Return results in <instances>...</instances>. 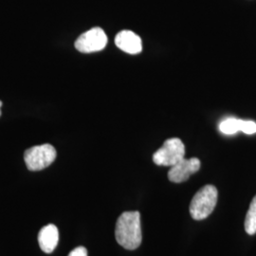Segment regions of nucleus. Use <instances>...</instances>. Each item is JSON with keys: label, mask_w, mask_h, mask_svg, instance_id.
Here are the masks:
<instances>
[{"label": "nucleus", "mask_w": 256, "mask_h": 256, "mask_svg": "<svg viewBox=\"0 0 256 256\" xmlns=\"http://www.w3.org/2000/svg\"><path fill=\"white\" fill-rule=\"evenodd\" d=\"M115 236L120 245L126 250H136L142 243L140 216L138 212H126L117 220Z\"/></svg>", "instance_id": "obj_1"}, {"label": "nucleus", "mask_w": 256, "mask_h": 256, "mask_svg": "<svg viewBox=\"0 0 256 256\" xmlns=\"http://www.w3.org/2000/svg\"><path fill=\"white\" fill-rule=\"evenodd\" d=\"M218 190L212 185H206L194 194L190 204V214L194 220L207 218L214 210L218 202Z\"/></svg>", "instance_id": "obj_2"}, {"label": "nucleus", "mask_w": 256, "mask_h": 256, "mask_svg": "<svg viewBox=\"0 0 256 256\" xmlns=\"http://www.w3.org/2000/svg\"><path fill=\"white\" fill-rule=\"evenodd\" d=\"M56 155L54 147L46 144L27 149L24 154V160L30 171H40L52 164Z\"/></svg>", "instance_id": "obj_3"}, {"label": "nucleus", "mask_w": 256, "mask_h": 256, "mask_svg": "<svg viewBox=\"0 0 256 256\" xmlns=\"http://www.w3.org/2000/svg\"><path fill=\"white\" fill-rule=\"evenodd\" d=\"M185 146L182 140L172 138L166 140L164 146L153 155V162L160 166L172 167L184 158Z\"/></svg>", "instance_id": "obj_4"}, {"label": "nucleus", "mask_w": 256, "mask_h": 256, "mask_svg": "<svg viewBox=\"0 0 256 256\" xmlns=\"http://www.w3.org/2000/svg\"><path fill=\"white\" fill-rule=\"evenodd\" d=\"M108 44V36L104 30L95 27L84 32L75 41V48L82 54H92L104 50Z\"/></svg>", "instance_id": "obj_5"}, {"label": "nucleus", "mask_w": 256, "mask_h": 256, "mask_svg": "<svg viewBox=\"0 0 256 256\" xmlns=\"http://www.w3.org/2000/svg\"><path fill=\"white\" fill-rule=\"evenodd\" d=\"M200 168V160L196 158L189 160L183 158L176 164L171 167L168 172V178L174 183L186 182L192 174L196 173Z\"/></svg>", "instance_id": "obj_6"}, {"label": "nucleus", "mask_w": 256, "mask_h": 256, "mask_svg": "<svg viewBox=\"0 0 256 256\" xmlns=\"http://www.w3.org/2000/svg\"><path fill=\"white\" fill-rule=\"evenodd\" d=\"M116 46L129 54H138L142 50L140 37L131 30H122L115 38Z\"/></svg>", "instance_id": "obj_7"}, {"label": "nucleus", "mask_w": 256, "mask_h": 256, "mask_svg": "<svg viewBox=\"0 0 256 256\" xmlns=\"http://www.w3.org/2000/svg\"><path fill=\"white\" fill-rule=\"evenodd\" d=\"M59 232L54 224L43 227L38 234V243L41 250L46 254H52L58 245Z\"/></svg>", "instance_id": "obj_8"}, {"label": "nucleus", "mask_w": 256, "mask_h": 256, "mask_svg": "<svg viewBox=\"0 0 256 256\" xmlns=\"http://www.w3.org/2000/svg\"><path fill=\"white\" fill-rule=\"evenodd\" d=\"M245 230L248 234L252 236L256 232V196L250 202L245 220Z\"/></svg>", "instance_id": "obj_9"}, {"label": "nucleus", "mask_w": 256, "mask_h": 256, "mask_svg": "<svg viewBox=\"0 0 256 256\" xmlns=\"http://www.w3.org/2000/svg\"><path fill=\"white\" fill-rule=\"evenodd\" d=\"M241 120L228 118L220 122V130L225 135H234L240 131Z\"/></svg>", "instance_id": "obj_10"}, {"label": "nucleus", "mask_w": 256, "mask_h": 256, "mask_svg": "<svg viewBox=\"0 0 256 256\" xmlns=\"http://www.w3.org/2000/svg\"><path fill=\"white\" fill-rule=\"evenodd\" d=\"M240 131L248 134V135H252L256 133V122L252 120H241V126H240Z\"/></svg>", "instance_id": "obj_11"}, {"label": "nucleus", "mask_w": 256, "mask_h": 256, "mask_svg": "<svg viewBox=\"0 0 256 256\" xmlns=\"http://www.w3.org/2000/svg\"><path fill=\"white\" fill-rule=\"evenodd\" d=\"M68 256H88V250L84 247H77L70 252Z\"/></svg>", "instance_id": "obj_12"}, {"label": "nucleus", "mask_w": 256, "mask_h": 256, "mask_svg": "<svg viewBox=\"0 0 256 256\" xmlns=\"http://www.w3.org/2000/svg\"><path fill=\"white\" fill-rule=\"evenodd\" d=\"M1 106H2V102L0 101V116H1Z\"/></svg>", "instance_id": "obj_13"}]
</instances>
